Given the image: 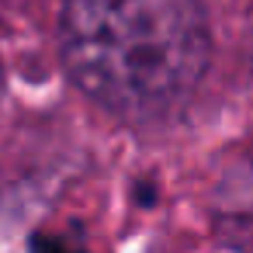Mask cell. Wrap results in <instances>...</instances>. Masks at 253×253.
Segmentation results:
<instances>
[{
  "instance_id": "cell-1",
  "label": "cell",
  "mask_w": 253,
  "mask_h": 253,
  "mask_svg": "<svg viewBox=\"0 0 253 253\" xmlns=\"http://www.w3.org/2000/svg\"><path fill=\"white\" fill-rule=\"evenodd\" d=\"M59 49L90 101L142 122L194 94L211 39L201 0H66Z\"/></svg>"
}]
</instances>
